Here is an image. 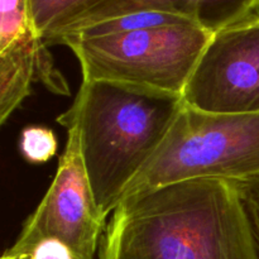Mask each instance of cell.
<instances>
[{
	"mask_svg": "<svg viewBox=\"0 0 259 259\" xmlns=\"http://www.w3.org/2000/svg\"><path fill=\"white\" fill-rule=\"evenodd\" d=\"M99 259H257L234 182L187 180L119 202Z\"/></svg>",
	"mask_w": 259,
	"mask_h": 259,
	"instance_id": "1",
	"label": "cell"
},
{
	"mask_svg": "<svg viewBox=\"0 0 259 259\" xmlns=\"http://www.w3.org/2000/svg\"><path fill=\"white\" fill-rule=\"evenodd\" d=\"M182 105L176 94L82 80L73 104L57 121L77 129L89 182L104 218L156 153Z\"/></svg>",
	"mask_w": 259,
	"mask_h": 259,
	"instance_id": "2",
	"label": "cell"
},
{
	"mask_svg": "<svg viewBox=\"0 0 259 259\" xmlns=\"http://www.w3.org/2000/svg\"><path fill=\"white\" fill-rule=\"evenodd\" d=\"M259 177V113H205L182 105L168 133L125 195L187 180Z\"/></svg>",
	"mask_w": 259,
	"mask_h": 259,
	"instance_id": "3",
	"label": "cell"
},
{
	"mask_svg": "<svg viewBox=\"0 0 259 259\" xmlns=\"http://www.w3.org/2000/svg\"><path fill=\"white\" fill-rule=\"evenodd\" d=\"M212 33L197 24L105 35H63L85 81H106L181 95Z\"/></svg>",
	"mask_w": 259,
	"mask_h": 259,
	"instance_id": "4",
	"label": "cell"
},
{
	"mask_svg": "<svg viewBox=\"0 0 259 259\" xmlns=\"http://www.w3.org/2000/svg\"><path fill=\"white\" fill-rule=\"evenodd\" d=\"M66 129L67 142L55 179L4 255L18 258L50 238L67 244L77 259H94L98 253L106 218L99 210L89 182L77 129Z\"/></svg>",
	"mask_w": 259,
	"mask_h": 259,
	"instance_id": "5",
	"label": "cell"
},
{
	"mask_svg": "<svg viewBox=\"0 0 259 259\" xmlns=\"http://www.w3.org/2000/svg\"><path fill=\"white\" fill-rule=\"evenodd\" d=\"M182 103L205 113H259V14L212 34Z\"/></svg>",
	"mask_w": 259,
	"mask_h": 259,
	"instance_id": "6",
	"label": "cell"
},
{
	"mask_svg": "<svg viewBox=\"0 0 259 259\" xmlns=\"http://www.w3.org/2000/svg\"><path fill=\"white\" fill-rule=\"evenodd\" d=\"M141 10L174 13L192 20L195 24L214 34L230 25L258 15L259 0H118L96 10L68 30L106 18Z\"/></svg>",
	"mask_w": 259,
	"mask_h": 259,
	"instance_id": "7",
	"label": "cell"
},
{
	"mask_svg": "<svg viewBox=\"0 0 259 259\" xmlns=\"http://www.w3.org/2000/svg\"><path fill=\"white\" fill-rule=\"evenodd\" d=\"M34 27L50 42L96 10L118 0H29Z\"/></svg>",
	"mask_w": 259,
	"mask_h": 259,
	"instance_id": "8",
	"label": "cell"
},
{
	"mask_svg": "<svg viewBox=\"0 0 259 259\" xmlns=\"http://www.w3.org/2000/svg\"><path fill=\"white\" fill-rule=\"evenodd\" d=\"M195 24L192 20L181 15L174 14V13L158 12V10H141V12H132L126 14L118 15V17L106 18V19L98 20V22L90 23V24L82 25V27L75 28L72 30L57 35L47 43H51L57 38L63 35H105L115 34V33L133 32V30L147 29V28L166 27V25H179V24Z\"/></svg>",
	"mask_w": 259,
	"mask_h": 259,
	"instance_id": "9",
	"label": "cell"
},
{
	"mask_svg": "<svg viewBox=\"0 0 259 259\" xmlns=\"http://www.w3.org/2000/svg\"><path fill=\"white\" fill-rule=\"evenodd\" d=\"M19 149L25 161L29 163H46L53 158L57 152V138L47 126L29 125L23 129Z\"/></svg>",
	"mask_w": 259,
	"mask_h": 259,
	"instance_id": "10",
	"label": "cell"
},
{
	"mask_svg": "<svg viewBox=\"0 0 259 259\" xmlns=\"http://www.w3.org/2000/svg\"><path fill=\"white\" fill-rule=\"evenodd\" d=\"M234 184L240 196L243 209L247 215L257 259H259V177L238 181Z\"/></svg>",
	"mask_w": 259,
	"mask_h": 259,
	"instance_id": "11",
	"label": "cell"
},
{
	"mask_svg": "<svg viewBox=\"0 0 259 259\" xmlns=\"http://www.w3.org/2000/svg\"><path fill=\"white\" fill-rule=\"evenodd\" d=\"M4 255V254H3ZM8 257V255H5ZM12 258V257H9ZM12 259H77L67 244L58 239H43L35 243L27 253Z\"/></svg>",
	"mask_w": 259,
	"mask_h": 259,
	"instance_id": "12",
	"label": "cell"
},
{
	"mask_svg": "<svg viewBox=\"0 0 259 259\" xmlns=\"http://www.w3.org/2000/svg\"><path fill=\"white\" fill-rule=\"evenodd\" d=\"M2 259H12V258H9V257H5V255H3Z\"/></svg>",
	"mask_w": 259,
	"mask_h": 259,
	"instance_id": "13",
	"label": "cell"
}]
</instances>
